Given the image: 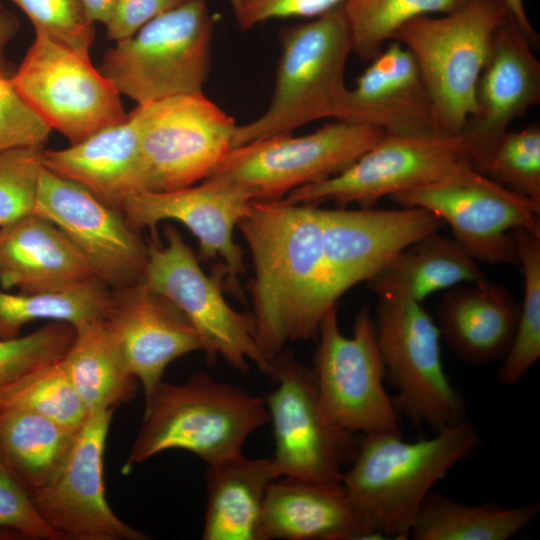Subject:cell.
<instances>
[{
    "label": "cell",
    "mask_w": 540,
    "mask_h": 540,
    "mask_svg": "<svg viewBox=\"0 0 540 540\" xmlns=\"http://www.w3.org/2000/svg\"><path fill=\"white\" fill-rule=\"evenodd\" d=\"M238 227L250 251L255 336L267 358L317 336L337 295L323 254L321 208L281 200L251 203Z\"/></svg>",
    "instance_id": "1"
},
{
    "label": "cell",
    "mask_w": 540,
    "mask_h": 540,
    "mask_svg": "<svg viewBox=\"0 0 540 540\" xmlns=\"http://www.w3.org/2000/svg\"><path fill=\"white\" fill-rule=\"evenodd\" d=\"M479 445V432L467 420L414 442L400 432L362 434L340 481L383 539L406 540L432 487Z\"/></svg>",
    "instance_id": "2"
},
{
    "label": "cell",
    "mask_w": 540,
    "mask_h": 540,
    "mask_svg": "<svg viewBox=\"0 0 540 540\" xmlns=\"http://www.w3.org/2000/svg\"><path fill=\"white\" fill-rule=\"evenodd\" d=\"M269 422L265 400L206 373L182 384L163 380L145 396L141 427L123 466L167 450H186L207 465L242 455L247 438Z\"/></svg>",
    "instance_id": "3"
},
{
    "label": "cell",
    "mask_w": 540,
    "mask_h": 540,
    "mask_svg": "<svg viewBox=\"0 0 540 540\" xmlns=\"http://www.w3.org/2000/svg\"><path fill=\"white\" fill-rule=\"evenodd\" d=\"M281 56L267 110L236 128L232 148L291 132L309 122L343 120L345 69L353 52L343 4L314 20L280 32Z\"/></svg>",
    "instance_id": "4"
},
{
    "label": "cell",
    "mask_w": 540,
    "mask_h": 540,
    "mask_svg": "<svg viewBox=\"0 0 540 540\" xmlns=\"http://www.w3.org/2000/svg\"><path fill=\"white\" fill-rule=\"evenodd\" d=\"M510 17L501 0H468L441 17H415L395 33L393 40L416 60L441 135L461 136L475 114L479 76L497 30Z\"/></svg>",
    "instance_id": "5"
},
{
    "label": "cell",
    "mask_w": 540,
    "mask_h": 540,
    "mask_svg": "<svg viewBox=\"0 0 540 540\" xmlns=\"http://www.w3.org/2000/svg\"><path fill=\"white\" fill-rule=\"evenodd\" d=\"M375 294L377 343L398 413L435 432L466 420L463 396L444 370L436 322L400 290Z\"/></svg>",
    "instance_id": "6"
},
{
    "label": "cell",
    "mask_w": 540,
    "mask_h": 540,
    "mask_svg": "<svg viewBox=\"0 0 540 540\" xmlns=\"http://www.w3.org/2000/svg\"><path fill=\"white\" fill-rule=\"evenodd\" d=\"M212 34L206 0H186L116 42L105 53L100 72L138 105L203 93Z\"/></svg>",
    "instance_id": "7"
},
{
    "label": "cell",
    "mask_w": 540,
    "mask_h": 540,
    "mask_svg": "<svg viewBox=\"0 0 540 540\" xmlns=\"http://www.w3.org/2000/svg\"><path fill=\"white\" fill-rule=\"evenodd\" d=\"M312 367L323 419L354 433L400 432L399 413L384 387V367L374 319L364 307L355 318L353 334L345 336L337 305L322 318Z\"/></svg>",
    "instance_id": "8"
},
{
    "label": "cell",
    "mask_w": 540,
    "mask_h": 540,
    "mask_svg": "<svg viewBox=\"0 0 540 540\" xmlns=\"http://www.w3.org/2000/svg\"><path fill=\"white\" fill-rule=\"evenodd\" d=\"M164 236V244L155 234L147 243L142 282L170 300L188 318L203 342L209 364L221 356L231 367L245 373L253 362L267 375L270 361L257 342L251 313L235 311L222 293L224 266L221 264L208 276L173 226H165Z\"/></svg>",
    "instance_id": "9"
},
{
    "label": "cell",
    "mask_w": 540,
    "mask_h": 540,
    "mask_svg": "<svg viewBox=\"0 0 540 540\" xmlns=\"http://www.w3.org/2000/svg\"><path fill=\"white\" fill-rule=\"evenodd\" d=\"M383 135L375 126L336 120L308 135L281 134L232 148L206 179L240 186L257 201L281 200L341 173Z\"/></svg>",
    "instance_id": "10"
},
{
    "label": "cell",
    "mask_w": 540,
    "mask_h": 540,
    "mask_svg": "<svg viewBox=\"0 0 540 540\" xmlns=\"http://www.w3.org/2000/svg\"><path fill=\"white\" fill-rule=\"evenodd\" d=\"M134 111L145 192L203 181L232 149L238 125L203 93L162 98Z\"/></svg>",
    "instance_id": "11"
},
{
    "label": "cell",
    "mask_w": 540,
    "mask_h": 540,
    "mask_svg": "<svg viewBox=\"0 0 540 540\" xmlns=\"http://www.w3.org/2000/svg\"><path fill=\"white\" fill-rule=\"evenodd\" d=\"M390 198L401 207L425 209L451 227L453 238L477 261L518 265L511 232L540 235V203L466 167Z\"/></svg>",
    "instance_id": "12"
},
{
    "label": "cell",
    "mask_w": 540,
    "mask_h": 540,
    "mask_svg": "<svg viewBox=\"0 0 540 540\" xmlns=\"http://www.w3.org/2000/svg\"><path fill=\"white\" fill-rule=\"evenodd\" d=\"M266 376L277 383L265 404L275 441L271 459L279 477L340 481L355 458L359 437L323 419L313 369L285 348L270 359Z\"/></svg>",
    "instance_id": "13"
},
{
    "label": "cell",
    "mask_w": 540,
    "mask_h": 540,
    "mask_svg": "<svg viewBox=\"0 0 540 540\" xmlns=\"http://www.w3.org/2000/svg\"><path fill=\"white\" fill-rule=\"evenodd\" d=\"M30 106L50 126L76 144L117 123L126 114L113 83L77 53L45 34L35 38L11 76Z\"/></svg>",
    "instance_id": "14"
},
{
    "label": "cell",
    "mask_w": 540,
    "mask_h": 540,
    "mask_svg": "<svg viewBox=\"0 0 540 540\" xmlns=\"http://www.w3.org/2000/svg\"><path fill=\"white\" fill-rule=\"evenodd\" d=\"M466 167L461 136L384 135L352 165L323 181L298 187L282 200L290 204L334 202L372 207L380 198L426 185Z\"/></svg>",
    "instance_id": "15"
},
{
    "label": "cell",
    "mask_w": 540,
    "mask_h": 540,
    "mask_svg": "<svg viewBox=\"0 0 540 540\" xmlns=\"http://www.w3.org/2000/svg\"><path fill=\"white\" fill-rule=\"evenodd\" d=\"M113 412L91 413L56 472L30 491L37 512L62 539H149L117 517L106 499L103 457Z\"/></svg>",
    "instance_id": "16"
},
{
    "label": "cell",
    "mask_w": 540,
    "mask_h": 540,
    "mask_svg": "<svg viewBox=\"0 0 540 540\" xmlns=\"http://www.w3.org/2000/svg\"><path fill=\"white\" fill-rule=\"evenodd\" d=\"M33 212L57 226L110 289L143 281L147 243L119 209L106 205L81 184L43 165Z\"/></svg>",
    "instance_id": "17"
},
{
    "label": "cell",
    "mask_w": 540,
    "mask_h": 540,
    "mask_svg": "<svg viewBox=\"0 0 540 540\" xmlns=\"http://www.w3.org/2000/svg\"><path fill=\"white\" fill-rule=\"evenodd\" d=\"M252 201L253 196L240 186L205 179L198 186L133 194L123 201L120 211L137 232L154 231L164 220L182 223L198 240V260L220 258L228 289L242 299L239 276L245 270L244 251L235 243L233 232Z\"/></svg>",
    "instance_id": "18"
},
{
    "label": "cell",
    "mask_w": 540,
    "mask_h": 540,
    "mask_svg": "<svg viewBox=\"0 0 540 540\" xmlns=\"http://www.w3.org/2000/svg\"><path fill=\"white\" fill-rule=\"evenodd\" d=\"M325 262L339 298L369 281L393 257L444 222L421 208H321Z\"/></svg>",
    "instance_id": "19"
},
{
    "label": "cell",
    "mask_w": 540,
    "mask_h": 540,
    "mask_svg": "<svg viewBox=\"0 0 540 540\" xmlns=\"http://www.w3.org/2000/svg\"><path fill=\"white\" fill-rule=\"evenodd\" d=\"M104 320L145 396L162 381L171 362L204 351L198 332L183 312L144 282L112 290Z\"/></svg>",
    "instance_id": "20"
},
{
    "label": "cell",
    "mask_w": 540,
    "mask_h": 540,
    "mask_svg": "<svg viewBox=\"0 0 540 540\" xmlns=\"http://www.w3.org/2000/svg\"><path fill=\"white\" fill-rule=\"evenodd\" d=\"M348 90L343 120L404 136L440 134L434 106L412 53L388 42Z\"/></svg>",
    "instance_id": "21"
},
{
    "label": "cell",
    "mask_w": 540,
    "mask_h": 540,
    "mask_svg": "<svg viewBox=\"0 0 540 540\" xmlns=\"http://www.w3.org/2000/svg\"><path fill=\"white\" fill-rule=\"evenodd\" d=\"M510 17L497 30L476 87V112L462 139L468 154L508 130L540 102V62Z\"/></svg>",
    "instance_id": "22"
},
{
    "label": "cell",
    "mask_w": 540,
    "mask_h": 540,
    "mask_svg": "<svg viewBox=\"0 0 540 540\" xmlns=\"http://www.w3.org/2000/svg\"><path fill=\"white\" fill-rule=\"evenodd\" d=\"M263 540L383 539L356 509L341 481L278 477L262 510Z\"/></svg>",
    "instance_id": "23"
},
{
    "label": "cell",
    "mask_w": 540,
    "mask_h": 540,
    "mask_svg": "<svg viewBox=\"0 0 540 540\" xmlns=\"http://www.w3.org/2000/svg\"><path fill=\"white\" fill-rule=\"evenodd\" d=\"M97 278L52 222L32 212L0 226V285L24 294L59 293Z\"/></svg>",
    "instance_id": "24"
},
{
    "label": "cell",
    "mask_w": 540,
    "mask_h": 540,
    "mask_svg": "<svg viewBox=\"0 0 540 540\" xmlns=\"http://www.w3.org/2000/svg\"><path fill=\"white\" fill-rule=\"evenodd\" d=\"M43 164L120 210L127 197L145 192L135 111L66 149L44 150Z\"/></svg>",
    "instance_id": "25"
},
{
    "label": "cell",
    "mask_w": 540,
    "mask_h": 540,
    "mask_svg": "<svg viewBox=\"0 0 540 540\" xmlns=\"http://www.w3.org/2000/svg\"><path fill=\"white\" fill-rule=\"evenodd\" d=\"M441 337L463 361H501L517 327L519 304L502 285L487 279L444 294L436 311Z\"/></svg>",
    "instance_id": "26"
},
{
    "label": "cell",
    "mask_w": 540,
    "mask_h": 540,
    "mask_svg": "<svg viewBox=\"0 0 540 540\" xmlns=\"http://www.w3.org/2000/svg\"><path fill=\"white\" fill-rule=\"evenodd\" d=\"M279 477L271 458L237 457L207 465L202 539L263 540L262 510Z\"/></svg>",
    "instance_id": "27"
},
{
    "label": "cell",
    "mask_w": 540,
    "mask_h": 540,
    "mask_svg": "<svg viewBox=\"0 0 540 540\" xmlns=\"http://www.w3.org/2000/svg\"><path fill=\"white\" fill-rule=\"evenodd\" d=\"M485 279L478 262L454 238L436 231L403 249L367 283L375 293L400 290L422 303L437 291Z\"/></svg>",
    "instance_id": "28"
},
{
    "label": "cell",
    "mask_w": 540,
    "mask_h": 540,
    "mask_svg": "<svg viewBox=\"0 0 540 540\" xmlns=\"http://www.w3.org/2000/svg\"><path fill=\"white\" fill-rule=\"evenodd\" d=\"M74 329V339L61 360L88 412L115 410L131 400L137 379L129 371L105 320L91 321Z\"/></svg>",
    "instance_id": "29"
},
{
    "label": "cell",
    "mask_w": 540,
    "mask_h": 540,
    "mask_svg": "<svg viewBox=\"0 0 540 540\" xmlns=\"http://www.w3.org/2000/svg\"><path fill=\"white\" fill-rule=\"evenodd\" d=\"M540 513L537 501L517 507L467 504L430 492L410 530L413 540H507L530 526Z\"/></svg>",
    "instance_id": "30"
},
{
    "label": "cell",
    "mask_w": 540,
    "mask_h": 540,
    "mask_svg": "<svg viewBox=\"0 0 540 540\" xmlns=\"http://www.w3.org/2000/svg\"><path fill=\"white\" fill-rule=\"evenodd\" d=\"M75 433L36 413L0 410V453L29 492L56 472Z\"/></svg>",
    "instance_id": "31"
},
{
    "label": "cell",
    "mask_w": 540,
    "mask_h": 540,
    "mask_svg": "<svg viewBox=\"0 0 540 540\" xmlns=\"http://www.w3.org/2000/svg\"><path fill=\"white\" fill-rule=\"evenodd\" d=\"M111 304L112 289L98 278L59 293L0 291V339L20 336L24 325L37 320L65 322L75 328L105 319Z\"/></svg>",
    "instance_id": "32"
},
{
    "label": "cell",
    "mask_w": 540,
    "mask_h": 540,
    "mask_svg": "<svg viewBox=\"0 0 540 540\" xmlns=\"http://www.w3.org/2000/svg\"><path fill=\"white\" fill-rule=\"evenodd\" d=\"M61 358L40 364L1 387L0 410L36 413L76 432L90 413L71 384Z\"/></svg>",
    "instance_id": "33"
},
{
    "label": "cell",
    "mask_w": 540,
    "mask_h": 540,
    "mask_svg": "<svg viewBox=\"0 0 540 540\" xmlns=\"http://www.w3.org/2000/svg\"><path fill=\"white\" fill-rule=\"evenodd\" d=\"M524 280V294L511 346L500 361L498 380L518 383L540 358V235L524 228L511 232Z\"/></svg>",
    "instance_id": "34"
},
{
    "label": "cell",
    "mask_w": 540,
    "mask_h": 540,
    "mask_svg": "<svg viewBox=\"0 0 540 540\" xmlns=\"http://www.w3.org/2000/svg\"><path fill=\"white\" fill-rule=\"evenodd\" d=\"M469 166L494 182L540 203V125L505 131L468 154Z\"/></svg>",
    "instance_id": "35"
},
{
    "label": "cell",
    "mask_w": 540,
    "mask_h": 540,
    "mask_svg": "<svg viewBox=\"0 0 540 540\" xmlns=\"http://www.w3.org/2000/svg\"><path fill=\"white\" fill-rule=\"evenodd\" d=\"M468 0H346L343 3L353 52L371 61L409 20L447 14Z\"/></svg>",
    "instance_id": "36"
},
{
    "label": "cell",
    "mask_w": 540,
    "mask_h": 540,
    "mask_svg": "<svg viewBox=\"0 0 540 540\" xmlns=\"http://www.w3.org/2000/svg\"><path fill=\"white\" fill-rule=\"evenodd\" d=\"M74 336L72 325L53 321L28 335L0 339V388L40 364L61 358Z\"/></svg>",
    "instance_id": "37"
},
{
    "label": "cell",
    "mask_w": 540,
    "mask_h": 540,
    "mask_svg": "<svg viewBox=\"0 0 540 540\" xmlns=\"http://www.w3.org/2000/svg\"><path fill=\"white\" fill-rule=\"evenodd\" d=\"M31 20L36 32L77 53L88 55L94 23L79 0H10Z\"/></svg>",
    "instance_id": "38"
},
{
    "label": "cell",
    "mask_w": 540,
    "mask_h": 540,
    "mask_svg": "<svg viewBox=\"0 0 540 540\" xmlns=\"http://www.w3.org/2000/svg\"><path fill=\"white\" fill-rule=\"evenodd\" d=\"M43 148L0 151V226L34 210Z\"/></svg>",
    "instance_id": "39"
},
{
    "label": "cell",
    "mask_w": 540,
    "mask_h": 540,
    "mask_svg": "<svg viewBox=\"0 0 540 540\" xmlns=\"http://www.w3.org/2000/svg\"><path fill=\"white\" fill-rule=\"evenodd\" d=\"M51 128L15 87L11 76H0V151L43 148Z\"/></svg>",
    "instance_id": "40"
},
{
    "label": "cell",
    "mask_w": 540,
    "mask_h": 540,
    "mask_svg": "<svg viewBox=\"0 0 540 540\" xmlns=\"http://www.w3.org/2000/svg\"><path fill=\"white\" fill-rule=\"evenodd\" d=\"M0 527L14 529L26 539L59 540L60 534L39 515L28 488L0 453Z\"/></svg>",
    "instance_id": "41"
},
{
    "label": "cell",
    "mask_w": 540,
    "mask_h": 540,
    "mask_svg": "<svg viewBox=\"0 0 540 540\" xmlns=\"http://www.w3.org/2000/svg\"><path fill=\"white\" fill-rule=\"evenodd\" d=\"M346 0H229L237 25L247 31L267 20L287 17L316 18Z\"/></svg>",
    "instance_id": "42"
},
{
    "label": "cell",
    "mask_w": 540,
    "mask_h": 540,
    "mask_svg": "<svg viewBox=\"0 0 540 540\" xmlns=\"http://www.w3.org/2000/svg\"><path fill=\"white\" fill-rule=\"evenodd\" d=\"M186 0H116L109 21L107 38L120 41L134 35L157 16L175 8Z\"/></svg>",
    "instance_id": "43"
},
{
    "label": "cell",
    "mask_w": 540,
    "mask_h": 540,
    "mask_svg": "<svg viewBox=\"0 0 540 540\" xmlns=\"http://www.w3.org/2000/svg\"><path fill=\"white\" fill-rule=\"evenodd\" d=\"M19 29L20 20L17 15L0 3V76H12L6 49Z\"/></svg>",
    "instance_id": "44"
},
{
    "label": "cell",
    "mask_w": 540,
    "mask_h": 540,
    "mask_svg": "<svg viewBox=\"0 0 540 540\" xmlns=\"http://www.w3.org/2000/svg\"><path fill=\"white\" fill-rule=\"evenodd\" d=\"M506 6L511 18L517 23L521 31L527 37L531 45L536 48L539 36L534 30L526 14L523 0H501Z\"/></svg>",
    "instance_id": "45"
},
{
    "label": "cell",
    "mask_w": 540,
    "mask_h": 540,
    "mask_svg": "<svg viewBox=\"0 0 540 540\" xmlns=\"http://www.w3.org/2000/svg\"><path fill=\"white\" fill-rule=\"evenodd\" d=\"M91 22H101L104 25L109 21L116 0H79Z\"/></svg>",
    "instance_id": "46"
}]
</instances>
